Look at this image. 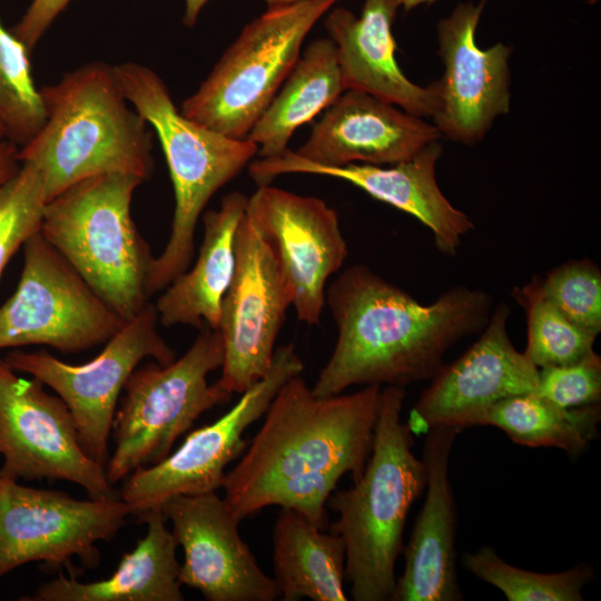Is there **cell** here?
Masks as SVG:
<instances>
[{
    "label": "cell",
    "instance_id": "obj_32",
    "mask_svg": "<svg viewBox=\"0 0 601 601\" xmlns=\"http://www.w3.org/2000/svg\"><path fill=\"white\" fill-rule=\"evenodd\" d=\"M545 297L571 322L599 335L601 331V272L589 258L562 264L544 277Z\"/></svg>",
    "mask_w": 601,
    "mask_h": 601
},
{
    "label": "cell",
    "instance_id": "obj_4",
    "mask_svg": "<svg viewBox=\"0 0 601 601\" xmlns=\"http://www.w3.org/2000/svg\"><path fill=\"white\" fill-rule=\"evenodd\" d=\"M405 395L404 387L381 388L364 471L327 502L338 514L331 530L344 543L345 579L355 601L393 600L407 514L425 489L423 461L414 455L413 434L401 420Z\"/></svg>",
    "mask_w": 601,
    "mask_h": 601
},
{
    "label": "cell",
    "instance_id": "obj_18",
    "mask_svg": "<svg viewBox=\"0 0 601 601\" xmlns=\"http://www.w3.org/2000/svg\"><path fill=\"white\" fill-rule=\"evenodd\" d=\"M486 0L460 2L437 23L444 72L435 81L437 107L432 117L442 136L472 146L494 120L510 111L512 49L502 42L483 49L475 33Z\"/></svg>",
    "mask_w": 601,
    "mask_h": 601
},
{
    "label": "cell",
    "instance_id": "obj_10",
    "mask_svg": "<svg viewBox=\"0 0 601 601\" xmlns=\"http://www.w3.org/2000/svg\"><path fill=\"white\" fill-rule=\"evenodd\" d=\"M158 323L155 305L148 302L98 356L81 365L68 364L46 351L13 349L4 359L14 371L30 374L58 394L73 417L81 447L106 467L112 420L127 380L145 358L160 365L177 358Z\"/></svg>",
    "mask_w": 601,
    "mask_h": 601
},
{
    "label": "cell",
    "instance_id": "obj_34",
    "mask_svg": "<svg viewBox=\"0 0 601 601\" xmlns=\"http://www.w3.org/2000/svg\"><path fill=\"white\" fill-rule=\"evenodd\" d=\"M70 1L32 0L22 18L12 29V33L31 53L55 19Z\"/></svg>",
    "mask_w": 601,
    "mask_h": 601
},
{
    "label": "cell",
    "instance_id": "obj_25",
    "mask_svg": "<svg viewBox=\"0 0 601 601\" xmlns=\"http://www.w3.org/2000/svg\"><path fill=\"white\" fill-rule=\"evenodd\" d=\"M274 580L283 601H346L345 546L303 513L282 508L273 530Z\"/></svg>",
    "mask_w": 601,
    "mask_h": 601
},
{
    "label": "cell",
    "instance_id": "obj_16",
    "mask_svg": "<svg viewBox=\"0 0 601 601\" xmlns=\"http://www.w3.org/2000/svg\"><path fill=\"white\" fill-rule=\"evenodd\" d=\"M246 213L274 254L297 318L319 324L327 282L348 255L336 210L269 184L248 197Z\"/></svg>",
    "mask_w": 601,
    "mask_h": 601
},
{
    "label": "cell",
    "instance_id": "obj_2",
    "mask_svg": "<svg viewBox=\"0 0 601 601\" xmlns=\"http://www.w3.org/2000/svg\"><path fill=\"white\" fill-rule=\"evenodd\" d=\"M492 303L484 290L461 285L424 305L365 265L347 267L326 288L337 339L312 393L431 381L452 346L482 332Z\"/></svg>",
    "mask_w": 601,
    "mask_h": 601
},
{
    "label": "cell",
    "instance_id": "obj_27",
    "mask_svg": "<svg viewBox=\"0 0 601 601\" xmlns=\"http://www.w3.org/2000/svg\"><path fill=\"white\" fill-rule=\"evenodd\" d=\"M600 418V403L566 408L529 392L495 404L484 425L502 430L520 445L558 447L579 455L598 437Z\"/></svg>",
    "mask_w": 601,
    "mask_h": 601
},
{
    "label": "cell",
    "instance_id": "obj_37",
    "mask_svg": "<svg viewBox=\"0 0 601 601\" xmlns=\"http://www.w3.org/2000/svg\"><path fill=\"white\" fill-rule=\"evenodd\" d=\"M437 0H401V7L405 12L413 10L414 8L422 6V4H432Z\"/></svg>",
    "mask_w": 601,
    "mask_h": 601
},
{
    "label": "cell",
    "instance_id": "obj_29",
    "mask_svg": "<svg viewBox=\"0 0 601 601\" xmlns=\"http://www.w3.org/2000/svg\"><path fill=\"white\" fill-rule=\"evenodd\" d=\"M463 562L473 575L499 589L509 601H582V590L593 579L588 564L555 573L523 570L505 562L491 546L465 553Z\"/></svg>",
    "mask_w": 601,
    "mask_h": 601
},
{
    "label": "cell",
    "instance_id": "obj_31",
    "mask_svg": "<svg viewBox=\"0 0 601 601\" xmlns=\"http://www.w3.org/2000/svg\"><path fill=\"white\" fill-rule=\"evenodd\" d=\"M46 204L43 176L31 164H21L0 187V278L17 250L41 231Z\"/></svg>",
    "mask_w": 601,
    "mask_h": 601
},
{
    "label": "cell",
    "instance_id": "obj_33",
    "mask_svg": "<svg viewBox=\"0 0 601 601\" xmlns=\"http://www.w3.org/2000/svg\"><path fill=\"white\" fill-rule=\"evenodd\" d=\"M534 393L566 408L600 403V355L593 349L574 363L539 368Z\"/></svg>",
    "mask_w": 601,
    "mask_h": 601
},
{
    "label": "cell",
    "instance_id": "obj_26",
    "mask_svg": "<svg viewBox=\"0 0 601 601\" xmlns=\"http://www.w3.org/2000/svg\"><path fill=\"white\" fill-rule=\"evenodd\" d=\"M346 86L331 38L312 41L245 138L259 158L279 156L294 132L324 111Z\"/></svg>",
    "mask_w": 601,
    "mask_h": 601
},
{
    "label": "cell",
    "instance_id": "obj_3",
    "mask_svg": "<svg viewBox=\"0 0 601 601\" xmlns=\"http://www.w3.org/2000/svg\"><path fill=\"white\" fill-rule=\"evenodd\" d=\"M46 120L19 148L42 174L47 201L73 184L110 173L144 181L154 169L152 135L125 97L114 66L86 63L40 89Z\"/></svg>",
    "mask_w": 601,
    "mask_h": 601
},
{
    "label": "cell",
    "instance_id": "obj_13",
    "mask_svg": "<svg viewBox=\"0 0 601 601\" xmlns=\"http://www.w3.org/2000/svg\"><path fill=\"white\" fill-rule=\"evenodd\" d=\"M0 476L33 481H68L90 499L118 497L106 467L81 447L73 417L43 384L17 374L0 357Z\"/></svg>",
    "mask_w": 601,
    "mask_h": 601
},
{
    "label": "cell",
    "instance_id": "obj_19",
    "mask_svg": "<svg viewBox=\"0 0 601 601\" xmlns=\"http://www.w3.org/2000/svg\"><path fill=\"white\" fill-rule=\"evenodd\" d=\"M184 551L179 582L208 601H274L278 587L239 534L240 520L216 492L176 495L161 505Z\"/></svg>",
    "mask_w": 601,
    "mask_h": 601
},
{
    "label": "cell",
    "instance_id": "obj_30",
    "mask_svg": "<svg viewBox=\"0 0 601 601\" xmlns=\"http://www.w3.org/2000/svg\"><path fill=\"white\" fill-rule=\"evenodd\" d=\"M29 55L26 46L0 20V120L6 138L19 148L37 136L46 120Z\"/></svg>",
    "mask_w": 601,
    "mask_h": 601
},
{
    "label": "cell",
    "instance_id": "obj_15",
    "mask_svg": "<svg viewBox=\"0 0 601 601\" xmlns=\"http://www.w3.org/2000/svg\"><path fill=\"white\" fill-rule=\"evenodd\" d=\"M441 137L434 124L365 91L346 89L324 110L297 150L259 158L250 164L249 175L263 186L269 185L270 173L287 165L387 166Z\"/></svg>",
    "mask_w": 601,
    "mask_h": 601
},
{
    "label": "cell",
    "instance_id": "obj_21",
    "mask_svg": "<svg viewBox=\"0 0 601 601\" xmlns=\"http://www.w3.org/2000/svg\"><path fill=\"white\" fill-rule=\"evenodd\" d=\"M401 0H365L357 17L345 8L328 11L325 28L333 40L346 89L386 100L417 117H433L437 88L420 86L402 71L395 58L393 22Z\"/></svg>",
    "mask_w": 601,
    "mask_h": 601
},
{
    "label": "cell",
    "instance_id": "obj_14",
    "mask_svg": "<svg viewBox=\"0 0 601 601\" xmlns=\"http://www.w3.org/2000/svg\"><path fill=\"white\" fill-rule=\"evenodd\" d=\"M290 305L274 254L245 211L216 328L224 347L221 375L215 383L220 390L242 394L267 374Z\"/></svg>",
    "mask_w": 601,
    "mask_h": 601
},
{
    "label": "cell",
    "instance_id": "obj_35",
    "mask_svg": "<svg viewBox=\"0 0 601 601\" xmlns=\"http://www.w3.org/2000/svg\"><path fill=\"white\" fill-rule=\"evenodd\" d=\"M19 147L8 138L0 139V187L20 169Z\"/></svg>",
    "mask_w": 601,
    "mask_h": 601
},
{
    "label": "cell",
    "instance_id": "obj_1",
    "mask_svg": "<svg viewBox=\"0 0 601 601\" xmlns=\"http://www.w3.org/2000/svg\"><path fill=\"white\" fill-rule=\"evenodd\" d=\"M381 387L316 396L300 375L277 391L240 461L226 473L224 500L242 521L265 508L295 509L321 529L345 474L357 480L371 454Z\"/></svg>",
    "mask_w": 601,
    "mask_h": 601
},
{
    "label": "cell",
    "instance_id": "obj_12",
    "mask_svg": "<svg viewBox=\"0 0 601 601\" xmlns=\"http://www.w3.org/2000/svg\"><path fill=\"white\" fill-rule=\"evenodd\" d=\"M303 370L292 344L277 347L267 374L242 393L228 412L189 433L159 463L137 467L126 477L119 496L131 514L139 518L176 495L204 494L221 487L226 466L245 447L244 433L265 414L279 387Z\"/></svg>",
    "mask_w": 601,
    "mask_h": 601
},
{
    "label": "cell",
    "instance_id": "obj_24",
    "mask_svg": "<svg viewBox=\"0 0 601 601\" xmlns=\"http://www.w3.org/2000/svg\"><path fill=\"white\" fill-rule=\"evenodd\" d=\"M247 199L233 191L217 209L204 214V238L194 266L173 279L154 304L162 326L200 328L205 322L217 328L221 300L235 270V238Z\"/></svg>",
    "mask_w": 601,
    "mask_h": 601
},
{
    "label": "cell",
    "instance_id": "obj_22",
    "mask_svg": "<svg viewBox=\"0 0 601 601\" xmlns=\"http://www.w3.org/2000/svg\"><path fill=\"white\" fill-rule=\"evenodd\" d=\"M442 151L441 142L434 140L412 157L387 166L287 165L270 173L268 181L285 174H312L346 180L373 198L414 216L432 231L435 247L442 254L455 256L462 238L474 229V224L449 201L439 187L435 168Z\"/></svg>",
    "mask_w": 601,
    "mask_h": 601
},
{
    "label": "cell",
    "instance_id": "obj_7",
    "mask_svg": "<svg viewBox=\"0 0 601 601\" xmlns=\"http://www.w3.org/2000/svg\"><path fill=\"white\" fill-rule=\"evenodd\" d=\"M338 0H299L247 23L180 111L204 127L243 139L294 68L303 42Z\"/></svg>",
    "mask_w": 601,
    "mask_h": 601
},
{
    "label": "cell",
    "instance_id": "obj_38",
    "mask_svg": "<svg viewBox=\"0 0 601 601\" xmlns=\"http://www.w3.org/2000/svg\"><path fill=\"white\" fill-rule=\"evenodd\" d=\"M264 1L267 4V9H270V8L287 6L299 0H264Z\"/></svg>",
    "mask_w": 601,
    "mask_h": 601
},
{
    "label": "cell",
    "instance_id": "obj_28",
    "mask_svg": "<svg viewBox=\"0 0 601 601\" xmlns=\"http://www.w3.org/2000/svg\"><path fill=\"white\" fill-rule=\"evenodd\" d=\"M512 296L526 314L524 354L538 368L571 364L593 351L597 335L575 325L545 297L540 276L514 287Z\"/></svg>",
    "mask_w": 601,
    "mask_h": 601
},
{
    "label": "cell",
    "instance_id": "obj_11",
    "mask_svg": "<svg viewBox=\"0 0 601 601\" xmlns=\"http://www.w3.org/2000/svg\"><path fill=\"white\" fill-rule=\"evenodd\" d=\"M130 514L120 496L78 500L0 476V578L29 562L77 577L73 556L93 569L96 543L114 539Z\"/></svg>",
    "mask_w": 601,
    "mask_h": 601
},
{
    "label": "cell",
    "instance_id": "obj_20",
    "mask_svg": "<svg viewBox=\"0 0 601 601\" xmlns=\"http://www.w3.org/2000/svg\"><path fill=\"white\" fill-rule=\"evenodd\" d=\"M461 432L436 427L426 433L422 456L426 496L402 550L404 570L392 601L462 600L456 574L457 514L449 477L451 451Z\"/></svg>",
    "mask_w": 601,
    "mask_h": 601
},
{
    "label": "cell",
    "instance_id": "obj_23",
    "mask_svg": "<svg viewBox=\"0 0 601 601\" xmlns=\"http://www.w3.org/2000/svg\"><path fill=\"white\" fill-rule=\"evenodd\" d=\"M147 524L146 535L122 555L111 577L80 582L65 575L40 584L30 601H183L177 542L166 526L160 508L138 518Z\"/></svg>",
    "mask_w": 601,
    "mask_h": 601
},
{
    "label": "cell",
    "instance_id": "obj_8",
    "mask_svg": "<svg viewBox=\"0 0 601 601\" xmlns=\"http://www.w3.org/2000/svg\"><path fill=\"white\" fill-rule=\"evenodd\" d=\"M223 359L220 334L208 327L170 364L154 361L131 373L111 425L116 446L106 465L111 485L137 467L162 461L203 413L230 400L207 381Z\"/></svg>",
    "mask_w": 601,
    "mask_h": 601
},
{
    "label": "cell",
    "instance_id": "obj_9",
    "mask_svg": "<svg viewBox=\"0 0 601 601\" xmlns=\"http://www.w3.org/2000/svg\"><path fill=\"white\" fill-rule=\"evenodd\" d=\"M23 247V267L0 306V349L46 345L78 353L106 344L126 323L41 231Z\"/></svg>",
    "mask_w": 601,
    "mask_h": 601
},
{
    "label": "cell",
    "instance_id": "obj_17",
    "mask_svg": "<svg viewBox=\"0 0 601 601\" xmlns=\"http://www.w3.org/2000/svg\"><path fill=\"white\" fill-rule=\"evenodd\" d=\"M510 314L505 303L499 304L480 337L431 380L405 422L413 435L484 425L495 404L534 392L539 368L514 347L508 332Z\"/></svg>",
    "mask_w": 601,
    "mask_h": 601
},
{
    "label": "cell",
    "instance_id": "obj_6",
    "mask_svg": "<svg viewBox=\"0 0 601 601\" xmlns=\"http://www.w3.org/2000/svg\"><path fill=\"white\" fill-rule=\"evenodd\" d=\"M144 180L110 173L80 180L47 201L41 234L124 321L148 303L154 263L131 217Z\"/></svg>",
    "mask_w": 601,
    "mask_h": 601
},
{
    "label": "cell",
    "instance_id": "obj_5",
    "mask_svg": "<svg viewBox=\"0 0 601 601\" xmlns=\"http://www.w3.org/2000/svg\"><path fill=\"white\" fill-rule=\"evenodd\" d=\"M114 70L127 100L155 129L174 186L171 231L164 250L154 258L147 286L150 297L187 270L196 226L207 203L248 165L258 147L247 138L227 137L184 116L167 85L150 68L124 62Z\"/></svg>",
    "mask_w": 601,
    "mask_h": 601
},
{
    "label": "cell",
    "instance_id": "obj_39",
    "mask_svg": "<svg viewBox=\"0 0 601 601\" xmlns=\"http://www.w3.org/2000/svg\"><path fill=\"white\" fill-rule=\"evenodd\" d=\"M6 138V129L2 121L0 120V139Z\"/></svg>",
    "mask_w": 601,
    "mask_h": 601
},
{
    "label": "cell",
    "instance_id": "obj_36",
    "mask_svg": "<svg viewBox=\"0 0 601 601\" xmlns=\"http://www.w3.org/2000/svg\"><path fill=\"white\" fill-rule=\"evenodd\" d=\"M209 0H185V14L184 23L188 27H193L196 23V20Z\"/></svg>",
    "mask_w": 601,
    "mask_h": 601
}]
</instances>
